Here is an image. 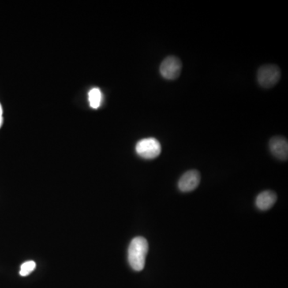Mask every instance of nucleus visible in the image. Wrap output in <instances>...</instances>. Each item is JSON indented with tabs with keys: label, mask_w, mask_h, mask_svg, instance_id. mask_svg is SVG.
Listing matches in <instances>:
<instances>
[{
	"label": "nucleus",
	"mask_w": 288,
	"mask_h": 288,
	"mask_svg": "<svg viewBox=\"0 0 288 288\" xmlns=\"http://www.w3.org/2000/svg\"><path fill=\"white\" fill-rule=\"evenodd\" d=\"M148 252V243L143 237L132 240L128 248V262L134 271H140L144 268L146 256Z\"/></svg>",
	"instance_id": "f257e3e1"
},
{
	"label": "nucleus",
	"mask_w": 288,
	"mask_h": 288,
	"mask_svg": "<svg viewBox=\"0 0 288 288\" xmlns=\"http://www.w3.org/2000/svg\"><path fill=\"white\" fill-rule=\"evenodd\" d=\"M280 69L276 65L267 64L258 70V83L263 88L275 87L280 80Z\"/></svg>",
	"instance_id": "f03ea898"
},
{
	"label": "nucleus",
	"mask_w": 288,
	"mask_h": 288,
	"mask_svg": "<svg viewBox=\"0 0 288 288\" xmlns=\"http://www.w3.org/2000/svg\"><path fill=\"white\" fill-rule=\"evenodd\" d=\"M136 152L143 159H152L160 155V143L155 138H147L138 142L136 147Z\"/></svg>",
	"instance_id": "7ed1b4c3"
},
{
	"label": "nucleus",
	"mask_w": 288,
	"mask_h": 288,
	"mask_svg": "<svg viewBox=\"0 0 288 288\" xmlns=\"http://www.w3.org/2000/svg\"><path fill=\"white\" fill-rule=\"evenodd\" d=\"M181 60L176 56L166 57L160 65L161 76L167 80H176L180 77L182 72Z\"/></svg>",
	"instance_id": "20e7f679"
},
{
	"label": "nucleus",
	"mask_w": 288,
	"mask_h": 288,
	"mask_svg": "<svg viewBox=\"0 0 288 288\" xmlns=\"http://www.w3.org/2000/svg\"><path fill=\"white\" fill-rule=\"evenodd\" d=\"M200 180L201 177L198 170H188L180 178L178 184L179 188L183 192H192L199 186Z\"/></svg>",
	"instance_id": "39448f33"
},
{
	"label": "nucleus",
	"mask_w": 288,
	"mask_h": 288,
	"mask_svg": "<svg viewBox=\"0 0 288 288\" xmlns=\"http://www.w3.org/2000/svg\"><path fill=\"white\" fill-rule=\"evenodd\" d=\"M269 147L272 155L280 160H287L288 143L286 139L282 136H275L269 142Z\"/></svg>",
	"instance_id": "423d86ee"
},
{
	"label": "nucleus",
	"mask_w": 288,
	"mask_h": 288,
	"mask_svg": "<svg viewBox=\"0 0 288 288\" xmlns=\"http://www.w3.org/2000/svg\"><path fill=\"white\" fill-rule=\"evenodd\" d=\"M277 200L276 194L271 191H265L259 194L256 198V206L262 211H267L271 208Z\"/></svg>",
	"instance_id": "0eeeda50"
},
{
	"label": "nucleus",
	"mask_w": 288,
	"mask_h": 288,
	"mask_svg": "<svg viewBox=\"0 0 288 288\" xmlns=\"http://www.w3.org/2000/svg\"><path fill=\"white\" fill-rule=\"evenodd\" d=\"M88 99H89L90 106L93 109L99 108L102 102V93L100 90L97 87L92 88L88 94Z\"/></svg>",
	"instance_id": "6e6552de"
},
{
	"label": "nucleus",
	"mask_w": 288,
	"mask_h": 288,
	"mask_svg": "<svg viewBox=\"0 0 288 288\" xmlns=\"http://www.w3.org/2000/svg\"><path fill=\"white\" fill-rule=\"evenodd\" d=\"M35 267H36V264H35V262H25V263H23L21 267H20V275H21V276H27V275H29L30 274L35 270Z\"/></svg>",
	"instance_id": "1a4fd4ad"
},
{
	"label": "nucleus",
	"mask_w": 288,
	"mask_h": 288,
	"mask_svg": "<svg viewBox=\"0 0 288 288\" xmlns=\"http://www.w3.org/2000/svg\"><path fill=\"white\" fill-rule=\"evenodd\" d=\"M3 122H4V118H3V107L2 105L0 104V128L2 127Z\"/></svg>",
	"instance_id": "9d476101"
}]
</instances>
